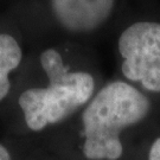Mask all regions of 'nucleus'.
I'll return each instance as SVG.
<instances>
[{
	"mask_svg": "<svg viewBox=\"0 0 160 160\" xmlns=\"http://www.w3.org/2000/svg\"><path fill=\"white\" fill-rule=\"evenodd\" d=\"M29 139L31 141V146H30L29 153L25 160H67L59 155L55 154L50 149H48L38 140L32 139V138H29Z\"/></svg>",
	"mask_w": 160,
	"mask_h": 160,
	"instance_id": "0eeeda50",
	"label": "nucleus"
},
{
	"mask_svg": "<svg viewBox=\"0 0 160 160\" xmlns=\"http://www.w3.org/2000/svg\"><path fill=\"white\" fill-rule=\"evenodd\" d=\"M30 146L29 138L10 135L7 140H0V160H25Z\"/></svg>",
	"mask_w": 160,
	"mask_h": 160,
	"instance_id": "423d86ee",
	"label": "nucleus"
},
{
	"mask_svg": "<svg viewBox=\"0 0 160 160\" xmlns=\"http://www.w3.org/2000/svg\"><path fill=\"white\" fill-rule=\"evenodd\" d=\"M146 160H160V135L154 138L149 143L146 153Z\"/></svg>",
	"mask_w": 160,
	"mask_h": 160,
	"instance_id": "6e6552de",
	"label": "nucleus"
},
{
	"mask_svg": "<svg viewBox=\"0 0 160 160\" xmlns=\"http://www.w3.org/2000/svg\"><path fill=\"white\" fill-rule=\"evenodd\" d=\"M38 64L44 84H30L18 92V115L10 121V135L37 138L57 128L78 113L101 87L96 74L72 65L57 48L42 50Z\"/></svg>",
	"mask_w": 160,
	"mask_h": 160,
	"instance_id": "f03ea898",
	"label": "nucleus"
},
{
	"mask_svg": "<svg viewBox=\"0 0 160 160\" xmlns=\"http://www.w3.org/2000/svg\"><path fill=\"white\" fill-rule=\"evenodd\" d=\"M116 46L123 80L142 92L160 94V22L140 20L128 25Z\"/></svg>",
	"mask_w": 160,
	"mask_h": 160,
	"instance_id": "7ed1b4c3",
	"label": "nucleus"
},
{
	"mask_svg": "<svg viewBox=\"0 0 160 160\" xmlns=\"http://www.w3.org/2000/svg\"><path fill=\"white\" fill-rule=\"evenodd\" d=\"M151 110V98L140 88L113 80L67 122L32 139L67 160H125L126 134Z\"/></svg>",
	"mask_w": 160,
	"mask_h": 160,
	"instance_id": "f257e3e1",
	"label": "nucleus"
},
{
	"mask_svg": "<svg viewBox=\"0 0 160 160\" xmlns=\"http://www.w3.org/2000/svg\"><path fill=\"white\" fill-rule=\"evenodd\" d=\"M23 49L19 40L11 33H0V104L12 97V75L23 63Z\"/></svg>",
	"mask_w": 160,
	"mask_h": 160,
	"instance_id": "39448f33",
	"label": "nucleus"
},
{
	"mask_svg": "<svg viewBox=\"0 0 160 160\" xmlns=\"http://www.w3.org/2000/svg\"><path fill=\"white\" fill-rule=\"evenodd\" d=\"M56 23L67 33L88 36L109 22L116 0H49Z\"/></svg>",
	"mask_w": 160,
	"mask_h": 160,
	"instance_id": "20e7f679",
	"label": "nucleus"
}]
</instances>
